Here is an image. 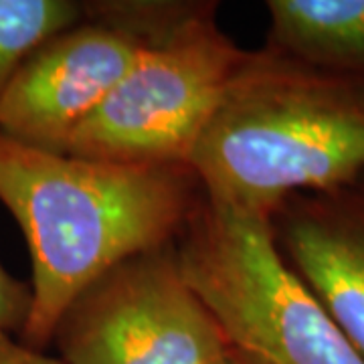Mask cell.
I'll return each mask as SVG.
<instances>
[{
  "label": "cell",
  "mask_w": 364,
  "mask_h": 364,
  "mask_svg": "<svg viewBox=\"0 0 364 364\" xmlns=\"http://www.w3.org/2000/svg\"><path fill=\"white\" fill-rule=\"evenodd\" d=\"M267 49L364 81V0H267Z\"/></svg>",
  "instance_id": "ba28073f"
},
{
  "label": "cell",
  "mask_w": 364,
  "mask_h": 364,
  "mask_svg": "<svg viewBox=\"0 0 364 364\" xmlns=\"http://www.w3.org/2000/svg\"><path fill=\"white\" fill-rule=\"evenodd\" d=\"M269 223L282 257L364 358V182L289 196Z\"/></svg>",
  "instance_id": "52a82bcc"
},
{
  "label": "cell",
  "mask_w": 364,
  "mask_h": 364,
  "mask_svg": "<svg viewBox=\"0 0 364 364\" xmlns=\"http://www.w3.org/2000/svg\"><path fill=\"white\" fill-rule=\"evenodd\" d=\"M225 364H243V363H241V360H239V358L235 356L233 352H231V354H229V358L225 360Z\"/></svg>",
  "instance_id": "7c38bea8"
},
{
  "label": "cell",
  "mask_w": 364,
  "mask_h": 364,
  "mask_svg": "<svg viewBox=\"0 0 364 364\" xmlns=\"http://www.w3.org/2000/svg\"><path fill=\"white\" fill-rule=\"evenodd\" d=\"M363 182H364V181H363Z\"/></svg>",
  "instance_id": "4fadbf2b"
},
{
  "label": "cell",
  "mask_w": 364,
  "mask_h": 364,
  "mask_svg": "<svg viewBox=\"0 0 364 364\" xmlns=\"http://www.w3.org/2000/svg\"><path fill=\"white\" fill-rule=\"evenodd\" d=\"M217 16L215 0H166L130 71L79 126L67 154L126 164H188L249 53L223 31Z\"/></svg>",
  "instance_id": "277c9868"
},
{
  "label": "cell",
  "mask_w": 364,
  "mask_h": 364,
  "mask_svg": "<svg viewBox=\"0 0 364 364\" xmlns=\"http://www.w3.org/2000/svg\"><path fill=\"white\" fill-rule=\"evenodd\" d=\"M0 364H63L59 358L25 346L11 334H0Z\"/></svg>",
  "instance_id": "8fae6325"
},
{
  "label": "cell",
  "mask_w": 364,
  "mask_h": 364,
  "mask_svg": "<svg viewBox=\"0 0 364 364\" xmlns=\"http://www.w3.org/2000/svg\"><path fill=\"white\" fill-rule=\"evenodd\" d=\"M31 284L13 277L0 265V334H21L31 312Z\"/></svg>",
  "instance_id": "30bf717a"
},
{
  "label": "cell",
  "mask_w": 364,
  "mask_h": 364,
  "mask_svg": "<svg viewBox=\"0 0 364 364\" xmlns=\"http://www.w3.org/2000/svg\"><path fill=\"white\" fill-rule=\"evenodd\" d=\"M203 198L188 164H126L59 154L0 132V203L33 261L21 342L45 350L61 314L119 261L174 243Z\"/></svg>",
  "instance_id": "6da1fadb"
},
{
  "label": "cell",
  "mask_w": 364,
  "mask_h": 364,
  "mask_svg": "<svg viewBox=\"0 0 364 364\" xmlns=\"http://www.w3.org/2000/svg\"><path fill=\"white\" fill-rule=\"evenodd\" d=\"M75 25L39 45L0 100V132L67 154L73 134L130 71L166 0H90Z\"/></svg>",
  "instance_id": "8992f818"
},
{
  "label": "cell",
  "mask_w": 364,
  "mask_h": 364,
  "mask_svg": "<svg viewBox=\"0 0 364 364\" xmlns=\"http://www.w3.org/2000/svg\"><path fill=\"white\" fill-rule=\"evenodd\" d=\"M63 364H225L231 346L188 284L176 241L119 261L55 326Z\"/></svg>",
  "instance_id": "5b68a950"
},
{
  "label": "cell",
  "mask_w": 364,
  "mask_h": 364,
  "mask_svg": "<svg viewBox=\"0 0 364 364\" xmlns=\"http://www.w3.org/2000/svg\"><path fill=\"white\" fill-rule=\"evenodd\" d=\"M75 0H0V100L25 59L83 16Z\"/></svg>",
  "instance_id": "9c48e42d"
},
{
  "label": "cell",
  "mask_w": 364,
  "mask_h": 364,
  "mask_svg": "<svg viewBox=\"0 0 364 364\" xmlns=\"http://www.w3.org/2000/svg\"><path fill=\"white\" fill-rule=\"evenodd\" d=\"M208 200L272 213L364 181V81L261 47L231 79L188 160Z\"/></svg>",
  "instance_id": "7a4b0ae2"
},
{
  "label": "cell",
  "mask_w": 364,
  "mask_h": 364,
  "mask_svg": "<svg viewBox=\"0 0 364 364\" xmlns=\"http://www.w3.org/2000/svg\"><path fill=\"white\" fill-rule=\"evenodd\" d=\"M176 251L243 364H364L282 257L267 215L203 195Z\"/></svg>",
  "instance_id": "3957f363"
}]
</instances>
